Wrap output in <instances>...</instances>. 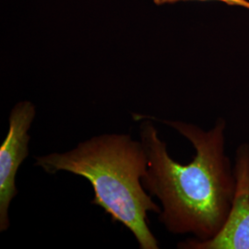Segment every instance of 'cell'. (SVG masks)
Wrapping results in <instances>:
<instances>
[{"label":"cell","mask_w":249,"mask_h":249,"mask_svg":"<svg viewBox=\"0 0 249 249\" xmlns=\"http://www.w3.org/2000/svg\"><path fill=\"white\" fill-rule=\"evenodd\" d=\"M148 159L143 187L161 203L159 221L174 234L212 239L227 220L235 191L226 153V120L196 124L132 114Z\"/></svg>","instance_id":"obj_1"},{"label":"cell","mask_w":249,"mask_h":249,"mask_svg":"<svg viewBox=\"0 0 249 249\" xmlns=\"http://www.w3.org/2000/svg\"><path fill=\"white\" fill-rule=\"evenodd\" d=\"M35 165L50 175L63 171L87 179L94 194L91 204L131 231L140 249L160 248L147 216L149 212L160 214L161 209L142 183L148 159L141 141L129 134H103L71 151L37 156Z\"/></svg>","instance_id":"obj_2"},{"label":"cell","mask_w":249,"mask_h":249,"mask_svg":"<svg viewBox=\"0 0 249 249\" xmlns=\"http://www.w3.org/2000/svg\"><path fill=\"white\" fill-rule=\"evenodd\" d=\"M36 116V107L30 101L16 104L9 116V131L0 147V231L9 229V209L18 194L16 176L29 155V129Z\"/></svg>","instance_id":"obj_3"},{"label":"cell","mask_w":249,"mask_h":249,"mask_svg":"<svg viewBox=\"0 0 249 249\" xmlns=\"http://www.w3.org/2000/svg\"><path fill=\"white\" fill-rule=\"evenodd\" d=\"M233 171L234 196L221 231L209 240L192 238L179 243L178 249H249V143H241L237 147Z\"/></svg>","instance_id":"obj_4"},{"label":"cell","mask_w":249,"mask_h":249,"mask_svg":"<svg viewBox=\"0 0 249 249\" xmlns=\"http://www.w3.org/2000/svg\"><path fill=\"white\" fill-rule=\"evenodd\" d=\"M179 1H220V2H223V3L227 4V5L240 6V7H244L246 9H249V0H153V2L156 5L172 4V3H177Z\"/></svg>","instance_id":"obj_5"}]
</instances>
